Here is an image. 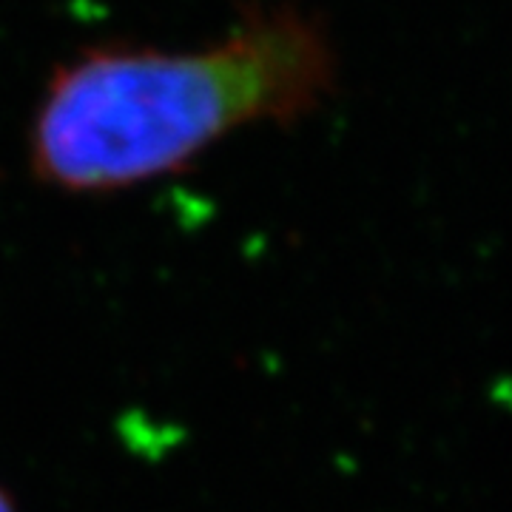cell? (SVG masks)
Returning <instances> with one entry per match:
<instances>
[{"label": "cell", "mask_w": 512, "mask_h": 512, "mask_svg": "<svg viewBox=\"0 0 512 512\" xmlns=\"http://www.w3.org/2000/svg\"><path fill=\"white\" fill-rule=\"evenodd\" d=\"M333 83L325 29L293 6L254 9L191 52L97 46L52 74L29 163L40 183L72 194L123 191L183 171L242 126H291Z\"/></svg>", "instance_id": "6da1fadb"}, {"label": "cell", "mask_w": 512, "mask_h": 512, "mask_svg": "<svg viewBox=\"0 0 512 512\" xmlns=\"http://www.w3.org/2000/svg\"><path fill=\"white\" fill-rule=\"evenodd\" d=\"M0 512H18V504L12 495L6 493V487H0Z\"/></svg>", "instance_id": "7a4b0ae2"}]
</instances>
